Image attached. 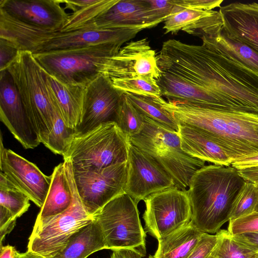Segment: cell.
Instances as JSON below:
<instances>
[{"label": "cell", "mask_w": 258, "mask_h": 258, "mask_svg": "<svg viewBox=\"0 0 258 258\" xmlns=\"http://www.w3.org/2000/svg\"><path fill=\"white\" fill-rule=\"evenodd\" d=\"M201 39V45L175 39L164 42L157 55L161 71L184 78L224 97L245 112L258 114V75Z\"/></svg>", "instance_id": "1"}, {"label": "cell", "mask_w": 258, "mask_h": 258, "mask_svg": "<svg viewBox=\"0 0 258 258\" xmlns=\"http://www.w3.org/2000/svg\"><path fill=\"white\" fill-rule=\"evenodd\" d=\"M152 98L178 123L203 131L224 151L232 162L258 155V114L167 101L161 96Z\"/></svg>", "instance_id": "2"}, {"label": "cell", "mask_w": 258, "mask_h": 258, "mask_svg": "<svg viewBox=\"0 0 258 258\" xmlns=\"http://www.w3.org/2000/svg\"><path fill=\"white\" fill-rule=\"evenodd\" d=\"M246 182L231 166L211 164L197 170L186 190L195 226L209 234L219 231L229 221L234 203Z\"/></svg>", "instance_id": "3"}, {"label": "cell", "mask_w": 258, "mask_h": 258, "mask_svg": "<svg viewBox=\"0 0 258 258\" xmlns=\"http://www.w3.org/2000/svg\"><path fill=\"white\" fill-rule=\"evenodd\" d=\"M140 134L130 137V142L153 157L172 177L176 187L186 190L194 173L205 161L186 153L176 131L144 115Z\"/></svg>", "instance_id": "4"}, {"label": "cell", "mask_w": 258, "mask_h": 258, "mask_svg": "<svg viewBox=\"0 0 258 258\" xmlns=\"http://www.w3.org/2000/svg\"><path fill=\"white\" fill-rule=\"evenodd\" d=\"M63 163L72 195L71 204L58 215L36 219L27 245V251L45 258L54 257L77 231L93 220L79 195L72 163L68 161Z\"/></svg>", "instance_id": "5"}, {"label": "cell", "mask_w": 258, "mask_h": 258, "mask_svg": "<svg viewBox=\"0 0 258 258\" xmlns=\"http://www.w3.org/2000/svg\"><path fill=\"white\" fill-rule=\"evenodd\" d=\"M121 45L106 43L33 54L44 70L65 85L86 86L102 74Z\"/></svg>", "instance_id": "6"}, {"label": "cell", "mask_w": 258, "mask_h": 258, "mask_svg": "<svg viewBox=\"0 0 258 258\" xmlns=\"http://www.w3.org/2000/svg\"><path fill=\"white\" fill-rule=\"evenodd\" d=\"M7 70L27 112L36 122L40 142L43 144L52 128L55 110L47 74L33 54L25 51L19 52Z\"/></svg>", "instance_id": "7"}, {"label": "cell", "mask_w": 258, "mask_h": 258, "mask_svg": "<svg viewBox=\"0 0 258 258\" xmlns=\"http://www.w3.org/2000/svg\"><path fill=\"white\" fill-rule=\"evenodd\" d=\"M130 137L114 121L76 135L63 156L74 170H94L127 162Z\"/></svg>", "instance_id": "8"}, {"label": "cell", "mask_w": 258, "mask_h": 258, "mask_svg": "<svg viewBox=\"0 0 258 258\" xmlns=\"http://www.w3.org/2000/svg\"><path fill=\"white\" fill-rule=\"evenodd\" d=\"M93 218L102 229L108 249L146 248L138 203L127 194L111 200Z\"/></svg>", "instance_id": "9"}, {"label": "cell", "mask_w": 258, "mask_h": 258, "mask_svg": "<svg viewBox=\"0 0 258 258\" xmlns=\"http://www.w3.org/2000/svg\"><path fill=\"white\" fill-rule=\"evenodd\" d=\"M144 201L146 232L157 240L191 221V207L186 190L169 188L151 194Z\"/></svg>", "instance_id": "10"}, {"label": "cell", "mask_w": 258, "mask_h": 258, "mask_svg": "<svg viewBox=\"0 0 258 258\" xmlns=\"http://www.w3.org/2000/svg\"><path fill=\"white\" fill-rule=\"evenodd\" d=\"M127 170V162L98 169H73L79 195L89 214L93 216L111 200L125 194Z\"/></svg>", "instance_id": "11"}, {"label": "cell", "mask_w": 258, "mask_h": 258, "mask_svg": "<svg viewBox=\"0 0 258 258\" xmlns=\"http://www.w3.org/2000/svg\"><path fill=\"white\" fill-rule=\"evenodd\" d=\"M127 164L124 192L138 204L151 194L176 187L172 177L153 157L131 142Z\"/></svg>", "instance_id": "12"}, {"label": "cell", "mask_w": 258, "mask_h": 258, "mask_svg": "<svg viewBox=\"0 0 258 258\" xmlns=\"http://www.w3.org/2000/svg\"><path fill=\"white\" fill-rule=\"evenodd\" d=\"M0 118L24 148L34 149L41 143L36 122L27 112L7 70L0 71Z\"/></svg>", "instance_id": "13"}, {"label": "cell", "mask_w": 258, "mask_h": 258, "mask_svg": "<svg viewBox=\"0 0 258 258\" xmlns=\"http://www.w3.org/2000/svg\"><path fill=\"white\" fill-rule=\"evenodd\" d=\"M122 94L103 73L87 85L81 121L76 130L77 135L84 134L101 124L115 122Z\"/></svg>", "instance_id": "14"}, {"label": "cell", "mask_w": 258, "mask_h": 258, "mask_svg": "<svg viewBox=\"0 0 258 258\" xmlns=\"http://www.w3.org/2000/svg\"><path fill=\"white\" fill-rule=\"evenodd\" d=\"M102 73L110 79L144 77L157 80L161 71L156 52L145 38L126 43L108 60Z\"/></svg>", "instance_id": "15"}, {"label": "cell", "mask_w": 258, "mask_h": 258, "mask_svg": "<svg viewBox=\"0 0 258 258\" xmlns=\"http://www.w3.org/2000/svg\"><path fill=\"white\" fill-rule=\"evenodd\" d=\"M0 168L8 179L36 206L43 205L51 176L45 175L33 163L13 151L4 148L1 138Z\"/></svg>", "instance_id": "16"}, {"label": "cell", "mask_w": 258, "mask_h": 258, "mask_svg": "<svg viewBox=\"0 0 258 258\" xmlns=\"http://www.w3.org/2000/svg\"><path fill=\"white\" fill-rule=\"evenodd\" d=\"M156 82L161 96L168 101L186 103L218 110L245 112L220 95L175 74L161 71Z\"/></svg>", "instance_id": "17"}, {"label": "cell", "mask_w": 258, "mask_h": 258, "mask_svg": "<svg viewBox=\"0 0 258 258\" xmlns=\"http://www.w3.org/2000/svg\"><path fill=\"white\" fill-rule=\"evenodd\" d=\"M144 29L145 28L142 27L82 28L66 32H55L44 41L37 53L106 43H115L122 46Z\"/></svg>", "instance_id": "18"}, {"label": "cell", "mask_w": 258, "mask_h": 258, "mask_svg": "<svg viewBox=\"0 0 258 258\" xmlns=\"http://www.w3.org/2000/svg\"><path fill=\"white\" fill-rule=\"evenodd\" d=\"M61 3V0H1L0 9L29 25L59 32L70 16Z\"/></svg>", "instance_id": "19"}, {"label": "cell", "mask_w": 258, "mask_h": 258, "mask_svg": "<svg viewBox=\"0 0 258 258\" xmlns=\"http://www.w3.org/2000/svg\"><path fill=\"white\" fill-rule=\"evenodd\" d=\"M163 21L157 17L146 0H119L110 9L80 29H148Z\"/></svg>", "instance_id": "20"}, {"label": "cell", "mask_w": 258, "mask_h": 258, "mask_svg": "<svg viewBox=\"0 0 258 258\" xmlns=\"http://www.w3.org/2000/svg\"><path fill=\"white\" fill-rule=\"evenodd\" d=\"M219 12L225 34L258 53V4L232 3L220 7Z\"/></svg>", "instance_id": "21"}, {"label": "cell", "mask_w": 258, "mask_h": 258, "mask_svg": "<svg viewBox=\"0 0 258 258\" xmlns=\"http://www.w3.org/2000/svg\"><path fill=\"white\" fill-rule=\"evenodd\" d=\"M178 126L181 147L186 153L215 165H231L228 155L203 131L185 124L178 123Z\"/></svg>", "instance_id": "22"}, {"label": "cell", "mask_w": 258, "mask_h": 258, "mask_svg": "<svg viewBox=\"0 0 258 258\" xmlns=\"http://www.w3.org/2000/svg\"><path fill=\"white\" fill-rule=\"evenodd\" d=\"M54 32L20 21L0 9V38L12 42L20 51L37 53Z\"/></svg>", "instance_id": "23"}, {"label": "cell", "mask_w": 258, "mask_h": 258, "mask_svg": "<svg viewBox=\"0 0 258 258\" xmlns=\"http://www.w3.org/2000/svg\"><path fill=\"white\" fill-rule=\"evenodd\" d=\"M47 79L63 120L76 130L81 121L86 86L65 85L48 74Z\"/></svg>", "instance_id": "24"}, {"label": "cell", "mask_w": 258, "mask_h": 258, "mask_svg": "<svg viewBox=\"0 0 258 258\" xmlns=\"http://www.w3.org/2000/svg\"><path fill=\"white\" fill-rule=\"evenodd\" d=\"M222 22L211 34L201 37L220 53L258 75V53L248 46L228 37L222 29Z\"/></svg>", "instance_id": "25"}, {"label": "cell", "mask_w": 258, "mask_h": 258, "mask_svg": "<svg viewBox=\"0 0 258 258\" xmlns=\"http://www.w3.org/2000/svg\"><path fill=\"white\" fill-rule=\"evenodd\" d=\"M104 249L107 247L102 229L93 219L77 231L63 249L52 258H87Z\"/></svg>", "instance_id": "26"}, {"label": "cell", "mask_w": 258, "mask_h": 258, "mask_svg": "<svg viewBox=\"0 0 258 258\" xmlns=\"http://www.w3.org/2000/svg\"><path fill=\"white\" fill-rule=\"evenodd\" d=\"M204 233L191 221L182 228L158 240L157 249L149 258H186Z\"/></svg>", "instance_id": "27"}, {"label": "cell", "mask_w": 258, "mask_h": 258, "mask_svg": "<svg viewBox=\"0 0 258 258\" xmlns=\"http://www.w3.org/2000/svg\"><path fill=\"white\" fill-rule=\"evenodd\" d=\"M51 176L50 187L37 220L58 215L66 210L72 203V195L63 162L54 167Z\"/></svg>", "instance_id": "28"}, {"label": "cell", "mask_w": 258, "mask_h": 258, "mask_svg": "<svg viewBox=\"0 0 258 258\" xmlns=\"http://www.w3.org/2000/svg\"><path fill=\"white\" fill-rule=\"evenodd\" d=\"M119 0H61L65 9L73 11L72 15L59 31L61 32L75 30L88 24L103 13L110 9Z\"/></svg>", "instance_id": "29"}, {"label": "cell", "mask_w": 258, "mask_h": 258, "mask_svg": "<svg viewBox=\"0 0 258 258\" xmlns=\"http://www.w3.org/2000/svg\"><path fill=\"white\" fill-rule=\"evenodd\" d=\"M51 93L55 105L54 119L51 131L43 144L53 153L60 155L63 157L69 150L77 135V132L75 129L68 126L66 124L61 116L52 92Z\"/></svg>", "instance_id": "30"}, {"label": "cell", "mask_w": 258, "mask_h": 258, "mask_svg": "<svg viewBox=\"0 0 258 258\" xmlns=\"http://www.w3.org/2000/svg\"><path fill=\"white\" fill-rule=\"evenodd\" d=\"M124 93L129 101L142 114L178 132L179 126L177 120L156 102L151 96L128 92Z\"/></svg>", "instance_id": "31"}, {"label": "cell", "mask_w": 258, "mask_h": 258, "mask_svg": "<svg viewBox=\"0 0 258 258\" xmlns=\"http://www.w3.org/2000/svg\"><path fill=\"white\" fill-rule=\"evenodd\" d=\"M30 201L29 198L1 171L0 206L6 208L15 218H18L28 210Z\"/></svg>", "instance_id": "32"}, {"label": "cell", "mask_w": 258, "mask_h": 258, "mask_svg": "<svg viewBox=\"0 0 258 258\" xmlns=\"http://www.w3.org/2000/svg\"><path fill=\"white\" fill-rule=\"evenodd\" d=\"M115 122L129 137L140 134L144 127V115L129 101L124 93Z\"/></svg>", "instance_id": "33"}, {"label": "cell", "mask_w": 258, "mask_h": 258, "mask_svg": "<svg viewBox=\"0 0 258 258\" xmlns=\"http://www.w3.org/2000/svg\"><path fill=\"white\" fill-rule=\"evenodd\" d=\"M114 87L120 91L151 97L161 96L156 80L138 77L128 79H111Z\"/></svg>", "instance_id": "34"}, {"label": "cell", "mask_w": 258, "mask_h": 258, "mask_svg": "<svg viewBox=\"0 0 258 258\" xmlns=\"http://www.w3.org/2000/svg\"><path fill=\"white\" fill-rule=\"evenodd\" d=\"M257 202L258 185L246 181L234 203L229 220H235L254 212Z\"/></svg>", "instance_id": "35"}, {"label": "cell", "mask_w": 258, "mask_h": 258, "mask_svg": "<svg viewBox=\"0 0 258 258\" xmlns=\"http://www.w3.org/2000/svg\"><path fill=\"white\" fill-rule=\"evenodd\" d=\"M213 12V10L205 11L185 8L166 18L163 28L165 30V33H176L197 20L209 16Z\"/></svg>", "instance_id": "36"}, {"label": "cell", "mask_w": 258, "mask_h": 258, "mask_svg": "<svg viewBox=\"0 0 258 258\" xmlns=\"http://www.w3.org/2000/svg\"><path fill=\"white\" fill-rule=\"evenodd\" d=\"M220 236L218 244L212 255L215 258H251L254 252L237 243L227 230L218 231Z\"/></svg>", "instance_id": "37"}, {"label": "cell", "mask_w": 258, "mask_h": 258, "mask_svg": "<svg viewBox=\"0 0 258 258\" xmlns=\"http://www.w3.org/2000/svg\"><path fill=\"white\" fill-rule=\"evenodd\" d=\"M219 239L218 232L215 234L204 233L186 258H210L216 249Z\"/></svg>", "instance_id": "38"}, {"label": "cell", "mask_w": 258, "mask_h": 258, "mask_svg": "<svg viewBox=\"0 0 258 258\" xmlns=\"http://www.w3.org/2000/svg\"><path fill=\"white\" fill-rule=\"evenodd\" d=\"M227 231L231 235L258 231V212L228 221Z\"/></svg>", "instance_id": "39"}, {"label": "cell", "mask_w": 258, "mask_h": 258, "mask_svg": "<svg viewBox=\"0 0 258 258\" xmlns=\"http://www.w3.org/2000/svg\"><path fill=\"white\" fill-rule=\"evenodd\" d=\"M20 51L12 42L0 38V71L7 70Z\"/></svg>", "instance_id": "40"}, {"label": "cell", "mask_w": 258, "mask_h": 258, "mask_svg": "<svg viewBox=\"0 0 258 258\" xmlns=\"http://www.w3.org/2000/svg\"><path fill=\"white\" fill-rule=\"evenodd\" d=\"M148 4L160 19L166 18L174 14L175 0H146Z\"/></svg>", "instance_id": "41"}, {"label": "cell", "mask_w": 258, "mask_h": 258, "mask_svg": "<svg viewBox=\"0 0 258 258\" xmlns=\"http://www.w3.org/2000/svg\"><path fill=\"white\" fill-rule=\"evenodd\" d=\"M230 236L239 245L253 252H258V231L246 232L234 235H230Z\"/></svg>", "instance_id": "42"}, {"label": "cell", "mask_w": 258, "mask_h": 258, "mask_svg": "<svg viewBox=\"0 0 258 258\" xmlns=\"http://www.w3.org/2000/svg\"><path fill=\"white\" fill-rule=\"evenodd\" d=\"M223 0H177L178 4L183 9L189 8L210 11L220 7Z\"/></svg>", "instance_id": "43"}, {"label": "cell", "mask_w": 258, "mask_h": 258, "mask_svg": "<svg viewBox=\"0 0 258 258\" xmlns=\"http://www.w3.org/2000/svg\"><path fill=\"white\" fill-rule=\"evenodd\" d=\"M17 218L6 208L0 206V239L1 246L3 240L14 228Z\"/></svg>", "instance_id": "44"}, {"label": "cell", "mask_w": 258, "mask_h": 258, "mask_svg": "<svg viewBox=\"0 0 258 258\" xmlns=\"http://www.w3.org/2000/svg\"><path fill=\"white\" fill-rule=\"evenodd\" d=\"M145 253L146 248H122L113 250L111 258H142Z\"/></svg>", "instance_id": "45"}, {"label": "cell", "mask_w": 258, "mask_h": 258, "mask_svg": "<svg viewBox=\"0 0 258 258\" xmlns=\"http://www.w3.org/2000/svg\"><path fill=\"white\" fill-rule=\"evenodd\" d=\"M231 166L237 170L258 166V155L235 161Z\"/></svg>", "instance_id": "46"}, {"label": "cell", "mask_w": 258, "mask_h": 258, "mask_svg": "<svg viewBox=\"0 0 258 258\" xmlns=\"http://www.w3.org/2000/svg\"><path fill=\"white\" fill-rule=\"evenodd\" d=\"M241 176L247 181L258 182V166L237 170Z\"/></svg>", "instance_id": "47"}, {"label": "cell", "mask_w": 258, "mask_h": 258, "mask_svg": "<svg viewBox=\"0 0 258 258\" xmlns=\"http://www.w3.org/2000/svg\"><path fill=\"white\" fill-rule=\"evenodd\" d=\"M18 251L11 245L1 246L0 258H17Z\"/></svg>", "instance_id": "48"}, {"label": "cell", "mask_w": 258, "mask_h": 258, "mask_svg": "<svg viewBox=\"0 0 258 258\" xmlns=\"http://www.w3.org/2000/svg\"><path fill=\"white\" fill-rule=\"evenodd\" d=\"M17 258H45L37 254L27 251L24 253L18 252Z\"/></svg>", "instance_id": "49"}, {"label": "cell", "mask_w": 258, "mask_h": 258, "mask_svg": "<svg viewBox=\"0 0 258 258\" xmlns=\"http://www.w3.org/2000/svg\"><path fill=\"white\" fill-rule=\"evenodd\" d=\"M251 258H258V252H254L252 255Z\"/></svg>", "instance_id": "50"}, {"label": "cell", "mask_w": 258, "mask_h": 258, "mask_svg": "<svg viewBox=\"0 0 258 258\" xmlns=\"http://www.w3.org/2000/svg\"><path fill=\"white\" fill-rule=\"evenodd\" d=\"M254 212H258V202H257V204L255 208Z\"/></svg>", "instance_id": "51"}, {"label": "cell", "mask_w": 258, "mask_h": 258, "mask_svg": "<svg viewBox=\"0 0 258 258\" xmlns=\"http://www.w3.org/2000/svg\"><path fill=\"white\" fill-rule=\"evenodd\" d=\"M210 258H214V257L212 255V256Z\"/></svg>", "instance_id": "52"}, {"label": "cell", "mask_w": 258, "mask_h": 258, "mask_svg": "<svg viewBox=\"0 0 258 258\" xmlns=\"http://www.w3.org/2000/svg\"><path fill=\"white\" fill-rule=\"evenodd\" d=\"M256 183L258 185V182L257 183Z\"/></svg>", "instance_id": "53"}, {"label": "cell", "mask_w": 258, "mask_h": 258, "mask_svg": "<svg viewBox=\"0 0 258 258\" xmlns=\"http://www.w3.org/2000/svg\"><path fill=\"white\" fill-rule=\"evenodd\" d=\"M212 256H213V255H212ZM214 258H215V257H214Z\"/></svg>", "instance_id": "54"}]
</instances>
